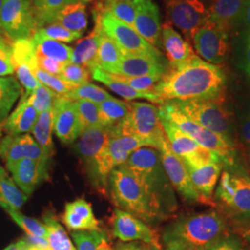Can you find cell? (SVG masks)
<instances>
[{"label":"cell","mask_w":250,"mask_h":250,"mask_svg":"<svg viewBox=\"0 0 250 250\" xmlns=\"http://www.w3.org/2000/svg\"><path fill=\"white\" fill-rule=\"evenodd\" d=\"M93 16L98 17L102 32L118 45L122 53L164 57L160 49L145 40L133 27L119 21L107 11L93 9Z\"/></svg>","instance_id":"9c48e42d"},{"label":"cell","mask_w":250,"mask_h":250,"mask_svg":"<svg viewBox=\"0 0 250 250\" xmlns=\"http://www.w3.org/2000/svg\"><path fill=\"white\" fill-rule=\"evenodd\" d=\"M35 74H36V79L39 81L40 83L44 84L47 88L52 90L59 96H65L70 91L75 88L71 84L65 83L58 75H53L48 72H45L40 68L36 69Z\"/></svg>","instance_id":"7dc6e473"},{"label":"cell","mask_w":250,"mask_h":250,"mask_svg":"<svg viewBox=\"0 0 250 250\" xmlns=\"http://www.w3.org/2000/svg\"><path fill=\"white\" fill-rule=\"evenodd\" d=\"M199 58L213 65L224 63L229 53V32L216 25L209 20L196 31L192 37Z\"/></svg>","instance_id":"7c38bea8"},{"label":"cell","mask_w":250,"mask_h":250,"mask_svg":"<svg viewBox=\"0 0 250 250\" xmlns=\"http://www.w3.org/2000/svg\"><path fill=\"white\" fill-rule=\"evenodd\" d=\"M49 160L25 158L16 161L7 169L11 172L12 179L21 191L31 196L36 188L48 177Z\"/></svg>","instance_id":"ac0fdd59"},{"label":"cell","mask_w":250,"mask_h":250,"mask_svg":"<svg viewBox=\"0 0 250 250\" xmlns=\"http://www.w3.org/2000/svg\"><path fill=\"white\" fill-rule=\"evenodd\" d=\"M63 223L72 232L101 230L92 206L84 199H76L66 204Z\"/></svg>","instance_id":"603a6c76"},{"label":"cell","mask_w":250,"mask_h":250,"mask_svg":"<svg viewBox=\"0 0 250 250\" xmlns=\"http://www.w3.org/2000/svg\"><path fill=\"white\" fill-rule=\"evenodd\" d=\"M35 44L36 56L49 58L60 62L69 63L71 62L72 47L62 42L47 38H39L33 36L31 38Z\"/></svg>","instance_id":"e575fe53"},{"label":"cell","mask_w":250,"mask_h":250,"mask_svg":"<svg viewBox=\"0 0 250 250\" xmlns=\"http://www.w3.org/2000/svg\"><path fill=\"white\" fill-rule=\"evenodd\" d=\"M242 250H250V249H249V248H247V249H244V250L242 249Z\"/></svg>","instance_id":"e7e4bbea"},{"label":"cell","mask_w":250,"mask_h":250,"mask_svg":"<svg viewBox=\"0 0 250 250\" xmlns=\"http://www.w3.org/2000/svg\"><path fill=\"white\" fill-rule=\"evenodd\" d=\"M94 10L107 11L119 21L134 28V0H95Z\"/></svg>","instance_id":"836d02e7"},{"label":"cell","mask_w":250,"mask_h":250,"mask_svg":"<svg viewBox=\"0 0 250 250\" xmlns=\"http://www.w3.org/2000/svg\"><path fill=\"white\" fill-rule=\"evenodd\" d=\"M8 213L10 215L12 220L18 224L28 235L46 237V228L45 224H42L41 222L34 218L27 217L25 215L21 213L20 210H9Z\"/></svg>","instance_id":"f6af8a7d"},{"label":"cell","mask_w":250,"mask_h":250,"mask_svg":"<svg viewBox=\"0 0 250 250\" xmlns=\"http://www.w3.org/2000/svg\"><path fill=\"white\" fill-rule=\"evenodd\" d=\"M161 45L165 50L169 68L171 69L183 65L196 55L189 42L169 22L161 27Z\"/></svg>","instance_id":"44dd1931"},{"label":"cell","mask_w":250,"mask_h":250,"mask_svg":"<svg viewBox=\"0 0 250 250\" xmlns=\"http://www.w3.org/2000/svg\"><path fill=\"white\" fill-rule=\"evenodd\" d=\"M0 158L6 163L7 168L25 158L49 160L45 157L35 138L29 134H7L4 136L0 140Z\"/></svg>","instance_id":"ffe728a7"},{"label":"cell","mask_w":250,"mask_h":250,"mask_svg":"<svg viewBox=\"0 0 250 250\" xmlns=\"http://www.w3.org/2000/svg\"><path fill=\"white\" fill-rule=\"evenodd\" d=\"M4 250H18V244H17V243H15V244H10V245L8 246Z\"/></svg>","instance_id":"680465c9"},{"label":"cell","mask_w":250,"mask_h":250,"mask_svg":"<svg viewBox=\"0 0 250 250\" xmlns=\"http://www.w3.org/2000/svg\"><path fill=\"white\" fill-rule=\"evenodd\" d=\"M24 240L32 247L36 248L40 250H49V245L46 237H42V236H34V235H28L26 234Z\"/></svg>","instance_id":"f5cc1de1"},{"label":"cell","mask_w":250,"mask_h":250,"mask_svg":"<svg viewBox=\"0 0 250 250\" xmlns=\"http://www.w3.org/2000/svg\"><path fill=\"white\" fill-rule=\"evenodd\" d=\"M64 97L71 99L72 101L87 100L99 105L105 100L109 99L111 96L106 90L101 88L99 85L87 83L73 88Z\"/></svg>","instance_id":"ab89813d"},{"label":"cell","mask_w":250,"mask_h":250,"mask_svg":"<svg viewBox=\"0 0 250 250\" xmlns=\"http://www.w3.org/2000/svg\"><path fill=\"white\" fill-rule=\"evenodd\" d=\"M110 134L135 136L159 150L166 139L159 107L145 102H130L128 115L110 128Z\"/></svg>","instance_id":"8992f818"},{"label":"cell","mask_w":250,"mask_h":250,"mask_svg":"<svg viewBox=\"0 0 250 250\" xmlns=\"http://www.w3.org/2000/svg\"><path fill=\"white\" fill-rule=\"evenodd\" d=\"M206 250H242V248L238 240L227 236Z\"/></svg>","instance_id":"816d5d0a"},{"label":"cell","mask_w":250,"mask_h":250,"mask_svg":"<svg viewBox=\"0 0 250 250\" xmlns=\"http://www.w3.org/2000/svg\"><path fill=\"white\" fill-rule=\"evenodd\" d=\"M110 74L116 80L125 83L127 85L131 86L132 88L140 91V92H153L154 87L158 84V83L163 77L161 75H146V76L130 77V76L113 74V73H110Z\"/></svg>","instance_id":"bcb514c9"},{"label":"cell","mask_w":250,"mask_h":250,"mask_svg":"<svg viewBox=\"0 0 250 250\" xmlns=\"http://www.w3.org/2000/svg\"><path fill=\"white\" fill-rule=\"evenodd\" d=\"M169 23L184 34L188 41L209 19L206 0H164Z\"/></svg>","instance_id":"8fae6325"},{"label":"cell","mask_w":250,"mask_h":250,"mask_svg":"<svg viewBox=\"0 0 250 250\" xmlns=\"http://www.w3.org/2000/svg\"><path fill=\"white\" fill-rule=\"evenodd\" d=\"M109 225L112 235L122 242L141 241L162 249L159 233L150 225L125 210L115 208L109 220Z\"/></svg>","instance_id":"5bb4252c"},{"label":"cell","mask_w":250,"mask_h":250,"mask_svg":"<svg viewBox=\"0 0 250 250\" xmlns=\"http://www.w3.org/2000/svg\"><path fill=\"white\" fill-rule=\"evenodd\" d=\"M58 76L73 87H77L89 83L91 72L84 66L69 62L64 65L62 72Z\"/></svg>","instance_id":"7bdbcfd3"},{"label":"cell","mask_w":250,"mask_h":250,"mask_svg":"<svg viewBox=\"0 0 250 250\" xmlns=\"http://www.w3.org/2000/svg\"><path fill=\"white\" fill-rule=\"evenodd\" d=\"M100 125L111 128L126 118L130 110V102L110 97L99 105Z\"/></svg>","instance_id":"d590c367"},{"label":"cell","mask_w":250,"mask_h":250,"mask_svg":"<svg viewBox=\"0 0 250 250\" xmlns=\"http://www.w3.org/2000/svg\"><path fill=\"white\" fill-rule=\"evenodd\" d=\"M37 63L38 67L41 70L53 75H59L62 72L64 65L66 64L45 57H37Z\"/></svg>","instance_id":"f907efd6"},{"label":"cell","mask_w":250,"mask_h":250,"mask_svg":"<svg viewBox=\"0 0 250 250\" xmlns=\"http://www.w3.org/2000/svg\"><path fill=\"white\" fill-rule=\"evenodd\" d=\"M38 116L39 113L29 104L26 95L23 93L16 109L2 124V130L10 135L29 134L36 125Z\"/></svg>","instance_id":"cb8c5ba5"},{"label":"cell","mask_w":250,"mask_h":250,"mask_svg":"<svg viewBox=\"0 0 250 250\" xmlns=\"http://www.w3.org/2000/svg\"><path fill=\"white\" fill-rule=\"evenodd\" d=\"M223 96L204 100H172L176 107L187 116L206 129L224 137L229 143L232 141V121L229 111L224 107Z\"/></svg>","instance_id":"ba28073f"},{"label":"cell","mask_w":250,"mask_h":250,"mask_svg":"<svg viewBox=\"0 0 250 250\" xmlns=\"http://www.w3.org/2000/svg\"><path fill=\"white\" fill-rule=\"evenodd\" d=\"M36 20L37 30L54 23V19L59 10L67 5L79 0H30ZM36 30V31H37Z\"/></svg>","instance_id":"1f68e13d"},{"label":"cell","mask_w":250,"mask_h":250,"mask_svg":"<svg viewBox=\"0 0 250 250\" xmlns=\"http://www.w3.org/2000/svg\"><path fill=\"white\" fill-rule=\"evenodd\" d=\"M236 53L242 68L250 76V31L240 32L238 34Z\"/></svg>","instance_id":"c3c4849f"},{"label":"cell","mask_w":250,"mask_h":250,"mask_svg":"<svg viewBox=\"0 0 250 250\" xmlns=\"http://www.w3.org/2000/svg\"><path fill=\"white\" fill-rule=\"evenodd\" d=\"M11 42L7 36L3 33L2 30H0V45H6V44H11Z\"/></svg>","instance_id":"6f0895ef"},{"label":"cell","mask_w":250,"mask_h":250,"mask_svg":"<svg viewBox=\"0 0 250 250\" xmlns=\"http://www.w3.org/2000/svg\"><path fill=\"white\" fill-rule=\"evenodd\" d=\"M0 126H1V125H0Z\"/></svg>","instance_id":"003e7915"},{"label":"cell","mask_w":250,"mask_h":250,"mask_svg":"<svg viewBox=\"0 0 250 250\" xmlns=\"http://www.w3.org/2000/svg\"><path fill=\"white\" fill-rule=\"evenodd\" d=\"M74 104L83 129L101 125L98 104L87 100H76L74 101Z\"/></svg>","instance_id":"ee69618b"},{"label":"cell","mask_w":250,"mask_h":250,"mask_svg":"<svg viewBox=\"0 0 250 250\" xmlns=\"http://www.w3.org/2000/svg\"><path fill=\"white\" fill-rule=\"evenodd\" d=\"M11 44L0 45V77L11 75L15 72L12 62Z\"/></svg>","instance_id":"681fc988"},{"label":"cell","mask_w":250,"mask_h":250,"mask_svg":"<svg viewBox=\"0 0 250 250\" xmlns=\"http://www.w3.org/2000/svg\"><path fill=\"white\" fill-rule=\"evenodd\" d=\"M160 116L169 120L182 132L193 138L197 144L220 156L224 165L234 163V146L219 134L204 128L192 121L171 101L160 105Z\"/></svg>","instance_id":"52a82bcc"},{"label":"cell","mask_w":250,"mask_h":250,"mask_svg":"<svg viewBox=\"0 0 250 250\" xmlns=\"http://www.w3.org/2000/svg\"><path fill=\"white\" fill-rule=\"evenodd\" d=\"M124 165L143 187L163 220H167L177 210L174 189L163 168L159 149L138 148Z\"/></svg>","instance_id":"3957f363"},{"label":"cell","mask_w":250,"mask_h":250,"mask_svg":"<svg viewBox=\"0 0 250 250\" xmlns=\"http://www.w3.org/2000/svg\"><path fill=\"white\" fill-rule=\"evenodd\" d=\"M110 136V128L98 126L83 129V133L75 141L74 149L77 152L83 164L85 173L93 188L99 191L97 161L100 152L107 144Z\"/></svg>","instance_id":"4fadbf2b"},{"label":"cell","mask_w":250,"mask_h":250,"mask_svg":"<svg viewBox=\"0 0 250 250\" xmlns=\"http://www.w3.org/2000/svg\"><path fill=\"white\" fill-rule=\"evenodd\" d=\"M250 0H208L209 21L229 32L235 30Z\"/></svg>","instance_id":"7402d4cb"},{"label":"cell","mask_w":250,"mask_h":250,"mask_svg":"<svg viewBox=\"0 0 250 250\" xmlns=\"http://www.w3.org/2000/svg\"><path fill=\"white\" fill-rule=\"evenodd\" d=\"M107 191L117 208L134 215L148 225L164 221L134 174L125 165L111 170Z\"/></svg>","instance_id":"5b68a950"},{"label":"cell","mask_w":250,"mask_h":250,"mask_svg":"<svg viewBox=\"0 0 250 250\" xmlns=\"http://www.w3.org/2000/svg\"><path fill=\"white\" fill-rule=\"evenodd\" d=\"M249 168H250V161H249Z\"/></svg>","instance_id":"be15d7a7"},{"label":"cell","mask_w":250,"mask_h":250,"mask_svg":"<svg viewBox=\"0 0 250 250\" xmlns=\"http://www.w3.org/2000/svg\"><path fill=\"white\" fill-rule=\"evenodd\" d=\"M223 167L224 163L222 161L211 162L198 168L187 166L194 188H196L198 194L205 199L207 203L211 201L212 194L219 182Z\"/></svg>","instance_id":"d4e9b609"},{"label":"cell","mask_w":250,"mask_h":250,"mask_svg":"<svg viewBox=\"0 0 250 250\" xmlns=\"http://www.w3.org/2000/svg\"><path fill=\"white\" fill-rule=\"evenodd\" d=\"M215 192V203L235 227L250 230V174L240 167L224 165Z\"/></svg>","instance_id":"277c9868"},{"label":"cell","mask_w":250,"mask_h":250,"mask_svg":"<svg viewBox=\"0 0 250 250\" xmlns=\"http://www.w3.org/2000/svg\"><path fill=\"white\" fill-rule=\"evenodd\" d=\"M28 199L14 180L9 177L8 172L0 165V206L8 212L20 210Z\"/></svg>","instance_id":"f546056e"},{"label":"cell","mask_w":250,"mask_h":250,"mask_svg":"<svg viewBox=\"0 0 250 250\" xmlns=\"http://www.w3.org/2000/svg\"><path fill=\"white\" fill-rule=\"evenodd\" d=\"M135 17L134 29L150 45L160 49L161 45V12L154 0H134Z\"/></svg>","instance_id":"e0dca14e"},{"label":"cell","mask_w":250,"mask_h":250,"mask_svg":"<svg viewBox=\"0 0 250 250\" xmlns=\"http://www.w3.org/2000/svg\"><path fill=\"white\" fill-rule=\"evenodd\" d=\"M240 132L244 143L250 146V111H249L242 120Z\"/></svg>","instance_id":"11a10c76"},{"label":"cell","mask_w":250,"mask_h":250,"mask_svg":"<svg viewBox=\"0 0 250 250\" xmlns=\"http://www.w3.org/2000/svg\"><path fill=\"white\" fill-rule=\"evenodd\" d=\"M161 121L170 149L182 159L188 158L201 146L193 138L171 124L169 120L161 117Z\"/></svg>","instance_id":"83f0119b"},{"label":"cell","mask_w":250,"mask_h":250,"mask_svg":"<svg viewBox=\"0 0 250 250\" xmlns=\"http://www.w3.org/2000/svg\"><path fill=\"white\" fill-rule=\"evenodd\" d=\"M94 17L95 26L88 36L79 39L72 47V57L70 62L86 67L89 71L94 68L96 55L99 49L101 38L104 35L100 27L99 19Z\"/></svg>","instance_id":"484cf974"},{"label":"cell","mask_w":250,"mask_h":250,"mask_svg":"<svg viewBox=\"0 0 250 250\" xmlns=\"http://www.w3.org/2000/svg\"><path fill=\"white\" fill-rule=\"evenodd\" d=\"M76 250H109L111 246L102 230L72 232Z\"/></svg>","instance_id":"f35d334b"},{"label":"cell","mask_w":250,"mask_h":250,"mask_svg":"<svg viewBox=\"0 0 250 250\" xmlns=\"http://www.w3.org/2000/svg\"><path fill=\"white\" fill-rule=\"evenodd\" d=\"M122 57L123 53L118 45L109 37L103 35L96 55L94 68L110 72L120 63Z\"/></svg>","instance_id":"74e56055"},{"label":"cell","mask_w":250,"mask_h":250,"mask_svg":"<svg viewBox=\"0 0 250 250\" xmlns=\"http://www.w3.org/2000/svg\"><path fill=\"white\" fill-rule=\"evenodd\" d=\"M225 83L224 71L196 54L177 68H169L153 93L164 102L213 99L223 96Z\"/></svg>","instance_id":"6da1fadb"},{"label":"cell","mask_w":250,"mask_h":250,"mask_svg":"<svg viewBox=\"0 0 250 250\" xmlns=\"http://www.w3.org/2000/svg\"><path fill=\"white\" fill-rule=\"evenodd\" d=\"M227 237V223L217 210L181 215L161 233L165 250H206Z\"/></svg>","instance_id":"7a4b0ae2"},{"label":"cell","mask_w":250,"mask_h":250,"mask_svg":"<svg viewBox=\"0 0 250 250\" xmlns=\"http://www.w3.org/2000/svg\"><path fill=\"white\" fill-rule=\"evenodd\" d=\"M54 23H59L72 32L83 33L88 25L85 4L78 1L67 5L57 12Z\"/></svg>","instance_id":"f1b7e54d"},{"label":"cell","mask_w":250,"mask_h":250,"mask_svg":"<svg viewBox=\"0 0 250 250\" xmlns=\"http://www.w3.org/2000/svg\"><path fill=\"white\" fill-rule=\"evenodd\" d=\"M52 108L54 133L62 143H74L83 131L74 101L58 95Z\"/></svg>","instance_id":"2e32d148"},{"label":"cell","mask_w":250,"mask_h":250,"mask_svg":"<svg viewBox=\"0 0 250 250\" xmlns=\"http://www.w3.org/2000/svg\"><path fill=\"white\" fill-rule=\"evenodd\" d=\"M79 1L82 2V3H83V4H87V3L93 2V1H95V0H79Z\"/></svg>","instance_id":"94428289"},{"label":"cell","mask_w":250,"mask_h":250,"mask_svg":"<svg viewBox=\"0 0 250 250\" xmlns=\"http://www.w3.org/2000/svg\"><path fill=\"white\" fill-rule=\"evenodd\" d=\"M112 250H146V244L139 242H121Z\"/></svg>","instance_id":"9f6ffc18"},{"label":"cell","mask_w":250,"mask_h":250,"mask_svg":"<svg viewBox=\"0 0 250 250\" xmlns=\"http://www.w3.org/2000/svg\"><path fill=\"white\" fill-rule=\"evenodd\" d=\"M91 77L94 80L100 82L107 88L115 92L117 95L121 96L122 98L126 100H134V99H145L154 104L161 105L164 101L155 93L153 92H140L137 90L132 88L131 86L127 85L125 83L116 80L111 76L110 73L105 72L99 68H94L90 71Z\"/></svg>","instance_id":"4316f807"},{"label":"cell","mask_w":250,"mask_h":250,"mask_svg":"<svg viewBox=\"0 0 250 250\" xmlns=\"http://www.w3.org/2000/svg\"><path fill=\"white\" fill-rule=\"evenodd\" d=\"M235 30L238 31L239 33L250 31V0L243 12V15Z\"/></svg>","instance_id":"db71d44e"},{"label":"cell","mask_w":250,"mask_h":250,"mask_svg":"<svg viewBox=\"0 0 250 250\" xmlns=\"http://www.w3.org/2000/svg\"><path fill=\"white\" fill-rule=\"evenodd\" d=\"M33 137L39 145L47 159L55 154L52 133H53V108L40 113L32 132Z\"/></svg>","instance_id":"4dcf8cb0"},{"label":"cell","mask_w":250,"mask_h":250,"mask_svg":"<svg viewBox=\"0 0 250 250\" xmlns=\"http://www.w3.org/2000/svg\"><path fill=\"white\" fill-rule=\"evenodd\" d=\"M0 28L11 42L30 39L37 30L30 0H4Z\"/></svg>","instance_id":"30bf717a"},{"label":"cell","mask_w":250,"mask_h":250,"mask_svg":"<svg viewBox=\"0 0 250 250\" xmlns=\"http://www.w3.org/2000/svg\"><path fill=\"white\" fill-rule=\"evenodd\" d=\"M22 93L21 83L16 78L0 77V125L9 117L15 102Z\"/></svg>","instance_id":"8d00e7d4"},{"label":"cell","mask_w":250,"mask_h":250,"mask_svg":"<svg viewBox=\"0 0 250 250\" xmlns=\"http://www.w3.org/2000/svg\"><path fill=\"white\" fill-rule=\"evenodd\" d=\"M3 1H4V0H0V11H1L2 6H3ZM0 30H1V28H0Z\"/></svg>","instance_id":"6125c7cd"},{"label":"cell","mask_w":250,"mask_h":250,"mask_svg":"<svg viewBox=\"0 0 250 250\" xmlns=\"http://www.w3.org/2000/svg\"><path fill=\"white\" fill-rule=\"evenodd\" d=\"M146 250H162V249H159V248H156L151 245L146 244Z\"/></svg>","instance_id":"91938a15"},{"label":"cell","mask_w":250,"mask_h":250,"mask_svg":"<svg viewBox=\"0 0 250 250\" xmlns=\"http://www.w3.org/2000/svg\"><path fill=\"white\" fill-rule=\"evenodd\" d=\"M34 36L39 38H47L62 43H72L75 40H79L83 33L72 32L59 23H51L37 30Z\"/></svg>","instance_id":"60d3db41"},{"label":"cell","mask_w":250,"mask_h":250,"mask_svg":"<svg viewBox=\"0 0 250 250\" xmlns=\"http://www.w3.org/2000/svg\"><path fill=\"white\" fill-rule=\"evenodd\" d=\"M46 228V239L50 250H76L68 233L58 222L51 211H46L43 216Z\"/></svg>","instance_id":"d6a6232c"},{"label":"cell","mask_w":250,"mask_h":250,"mask_svg":"<svg viewBox=\"0 0 250 250\" xmlns=\"http://www.w3.org/2000/svg\"><path fill=\"white\" fill-rule=\"evenodd\" d=\"M160 151L163 168L173 189L188 202L208 204L194 188L183 159L170 149L167 137L161 145Z\"/></svg>","instance_id":"9a60e30c"},{"label":"cell","mask_w":250,"mask_h":250,"mask_svg":"<svg viewBox=\"0 0 250 250\" xmlns=\"http://www.w3.org/2000/svg\"><path fill=\"white\" fill-rule=\"evenodd\" d=\"M24 93L29 104L35 107L39 114L52 108L54 101L58 96L52 90L47 88L42 83H40V85L37 86L32 93Z\"/></svg>","instance_id":"b9f144b4"},{"label":"cell","mask_w":250,"mask_h":250,"mask_svg":"<svg viewBox=\"0 0 250 250\" xmlns=\"http://www.w3.org/2000/svg\"><path fill=\"white\" fill-rule=\"evenodd\" d=\"M168 69L169 64L164 57L123 53L121 62L109 73L130 77L146 75L164 76Z\"/></svg>","instance_id":"d6986e66"},{"label":"cell","mask_w":250,"mask_h":250,"mask_svg":"<svg viewBox=\"0 0 250 250\" xmlns=\"http://www.w3.org/2000/svg\"><path fill=\"white\" fill-rule=\"evenodd\" d=\"M112 250V248H111V249H110V250Z\"/></svg>","instance_id":"03108f58"}]
</instances>
